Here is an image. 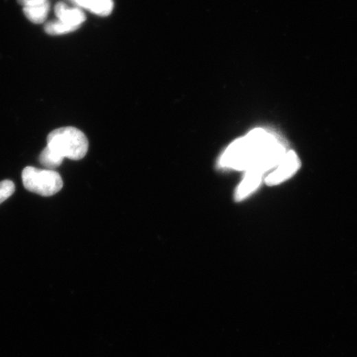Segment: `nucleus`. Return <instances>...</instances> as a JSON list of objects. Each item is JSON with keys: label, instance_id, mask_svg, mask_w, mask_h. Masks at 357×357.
Here are the masks:
<instances>
[{"label": "nucleus", "instance_id": "2", "mask_svg": "<svg viewBox=\"0 0 357 357\" xmlns=\"http://www.w3.org/2000/svg\"><path fill=\"white\" fill-rule=\"evenodd\" d=\"M47 147L68 159L79 161L87 155L89 141L83 132L74 127L54 130L47 136Z\"/></svg>", "mask_w": 357, "mask_h": 357}, {"label": "nucleus", "instance_id": "5", "mask_svg": "<svg viewBox=\"0 0 357 357\" xmlns=\"http://www.w3.org/2000/svg\"><path fill=\"white\" fill-rule=\"evenodd\" d=\"M55 14L56 19L60 20L64 23L76 30H79L87 17L84 11L78 7H69L67 3L60 2L55 6Z\"/></svg>", "mask_w": 357, "mask_h": 357}, {"label": "nucleus", "instance_id": "9", "mask_svg": "<svg viewBox=\"0 0 357 357\" xmlns=\"http://www.w3.org/2000/svg\"><path fill=\"white\" fill-rule=\"evenodd\" d=\"M76 30L75 27L69 26L58 19L51 20V21L47 22L46 25H45V31H46L47 34L52 36L67 34L69 32Z\"/></svg>", "mask_w": 357, "mask_h": 357}, {"label": "nucleus", "instance_id": "12", "mask_svg": "<svg viewBox=\"0 0 357 357\" xmlns=\"http://www.w3.org/2000/svg\"><path fill=\"white\" fill-rule=\"evenodd\" d=\"M19 5L23 7L34 5V3L43 1V0H18Z\"/></svg>", "mask_w": 357, "mask_h": 357}, {"label": "nucleus", "instance_id": "8", "mask_svg": "<svg viewBox=\"0 0 357 357\" xmlns=\"http://www.w3.org/2000/svg\"><path fill=\"white\" fill-rule=\"evenodd\" d=\"M64 158L55 152L54 150L48 148L47 146L40 154L39 161L47 170H54L59 168L63 162Z\"/></svg>", "mask_w": 357, "mask_h": 357}, {"label": "nucleus", "instance_id": "10", "mask_svg": "<svg viewBox=\"0 0 357 357\" xmlns=\"http://www.w3.org/2000/svg\"><path fill=\"white\" fill-rule=\"evenodd\" d=\"M113 10V0H95L91 9V13L100 16V17H107L112 13Z\"/></svg>", "mask_w": 357, "mask_h": 357}, {"label": "nucleus", "instance_id": "7", "mask_svg": "<svg viewBox=\"0 0 357 357\" xmlns=\"http://www.w3.org/2000/svg\"><path fill=\"white\" fill-rule=\"evenodd\" d=\"M49 11V0H43L34 5L23 7V13L27 19L35 24H41L46 21Z\"/></svg>", "mask_w": 357, "mask_h": 357}, {"label": "nucleus", "instance_id": "4", "mask_svg": "<svg viewBox=\"0 0 357 357\" xmlns=\"http://www.w3.org/2000/svg\"><path fill=\"white\" fill-rule=\"evenodd\" d=\"M300 161L294 151H288L281 163L266 177L268 185H277L293 176L300 168Z\"/></svg>", "mask_w": 357, "mask_h": 357}, {"label": "nucleus", "instance_id": "11", "mask_svg": "<svg viewBox=\"0 0 357 357\" xmlns=\"http://www.w3.org/2000/svg\"><path fill=\"white\" fill-rule=\"evenodd\" d=\"M15 192V185L13 181L5 180L0 182V205L5 202Z\"/></svg>", "mask_w": 357, "mask_h": 357}, {"label": "nucleus", "instance_id": "1", "mask_svg": "<svg viewBox=\"0 0 357 357\" xmlns=\"http://www.w3.org/2000/svg\"><path fill=\"white\" fill-rule=\"evenodd\" d=\"M287 150L274 134L255 128L229 146L221 157L223 168L238 170H257L265 174L281 163Z\"/></svg>", "mask_w": 357, "mask_h": 357}, {"label": "nucleus", "instance_id": "6", "mask_svg": "<svg viewBox=\"0 0 357 357\" xmlns=\"http://www.w3.org/2000/svg\"><path fill=\"white\" fill-rule=\"evenodd\" d=\"M263 174L257 170H251L246 172L244 178L239 185L236 193H235V200L241 201L249 197L251 193L261 185Z\"/></svg>", "mask_w": 357, "mask_h": 357}, {"label": "nucleus", "instance_id": "3", "mask_svg": "<svg viewBox=\"0 0 357 357\" xmlns=\"http://www.w3.org/2000/svg\"><path fill=\"white\" fill-rule=\"evenodd\" d=\"M23 183L28 192L49 197L58 193L63 187L59 173L51 170H40L27 166L23 170Z\"/></svg>", "mask_w": 357, "mask_h": 357}]
</instances>
